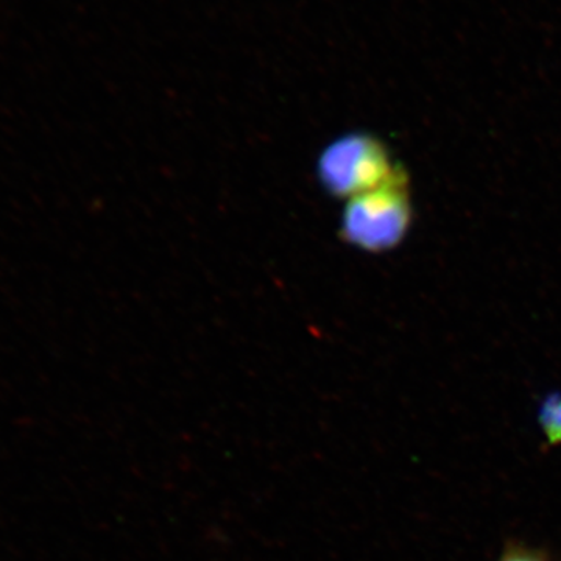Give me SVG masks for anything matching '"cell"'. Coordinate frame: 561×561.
I'll list each match as a JSON object with an SVG mask.
<instances>
[{"label": "cell", "mask_w": 561, "mask_h": 561, "mask_svg": "<svg viewBox=\"0 0 561 561\" xmlns=\"http://www.w3.org/2000/svg\"><path fill=\"white\" fill-rule=\"evenodd\" d=\"M548 553L523 541H508L497 561H548Z\"/></svg>", "instance_id": "277c9868"}, {"label": "cell", "mask_w": 561, "mask_h": 561, "mask_svg": "<svg viewBox=\"0 0 561 561\" xmlns=\"http://www.w3.org/2000/svg\"><path fill=\"white\" fill-rule=\"evenodd\" d=\"M538 426L549 446H561V393H551L538 409Z\"/></svg>", "instance_id": "3957f363"}, {"label": "cell", "mask_w": 561, "mask_h": 561, "mask_svg": "<svg viewBox=\"0 0 561 561\" xmlns=\"http://www.w3.org/2000/svg\"><path fill=\"white\" fill-rule=\"evenodd\" d=\"M412 221L408 179L401 169L382 186L351 198L343 214V236L362 250L386 251L402 241Z\"/></svg>", "instance_id": "6da1fadb"}, {"label": "cell", "mask_w": 561, "mask_h": 561, "mask_svg": "<svg viewBox=\"0 0 561 561\" xmlns=\"http://www.w3.org/2000/svg\"><path fill=\"white\" fill-rule=\"evenodd\" d=\"M391 165L386 147L367 135H350L334 140L321 153V183L335 197L351 198L376 190L398 171Z\"/></svg>", "instance_id": "7a4b0ae2"}]
</instances>
